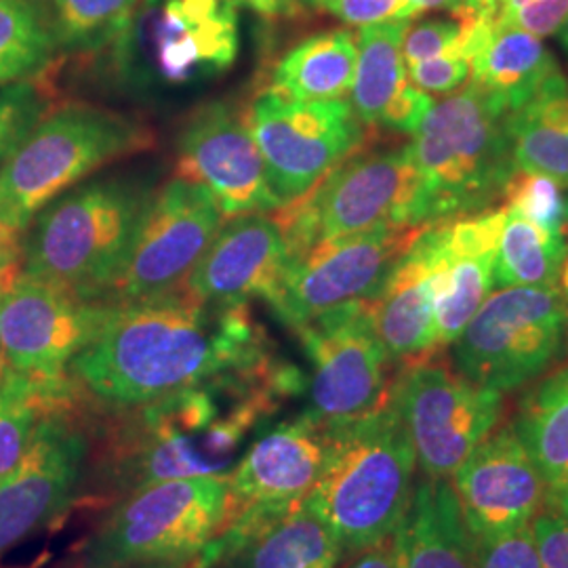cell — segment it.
Instances as JSON below:
<instances>
[{
	"mask_svg": "<svg viewBox=\"0 0 568 568\" xmlns=\"http://www.w3.org/2000/svg\"><path fill=\"white\" fill-rule=\"evenodd\" d=\"M272 356L246 304H209L178 288L112 304L68 365L82 398L131 410Z\"/></svg>",
	"mask_w": 568,
	"mask_h": 568,
	"instance_id": "obj_1",
	"label": "cell"
},
{
	"mask_svg": "<svg viewBox=\"0 0 568 568\" xmlns=\"http://www.w3.org/2000/svg\"><path fill=\"white\" fill-rule=\"evenodd\" d=\"M305 387L297 366L274 356L138 406L108 432L98 462L102 499L203 476H224L243 455L244 440L286 398Z\"/></svg>",
	"mask_w": 568,
	"mask_h": 568,
	"instance_id": "obj_2",
	"label": "cell"
},
{
	"mask_svg": "<svg viewBox=\"0 0 568 568\" xmlns=\"http://www.w3.org/2000/svg\"><path fill=\"white\" fill-rule=\"evenodd\" d=\"M328 434L325 469L305 499L342 549L358 554L392 539L400 527L415 490L417 457L392 398Z\"/></svg>",
	"mask_w": 568,
	"mask_h": 568,
	"instance_id": "obj_3",
	"label": "cell"
},
{
	"mask_svg": "<svg viewBox=\"0 0 568 568\" xmlns=\"http://www.w3.org/2000/svg\"><path fill=\"white\" fill-rule=\"evenodd\" d=\"M508 116L501 103L471 81L432 105L408 143L424 182L427 224L476 215L504 199L518 171Z\"/></svg>",
	"mask_w": 568,
	"mask_h": 568,
	"instance_id": "obj_4",
	"label": "cell"
},
{
	"mask_svg": "<svg viewBox=\"0 0 568 568\" xmlns=\"http://www.w3.org/2000/svg\"><path fill=\"white\" fill-rule=\"evenodd\" d=\"M148 199L143 187L124 180L63 192L28 225L21 272L82 300L105 302Z\"/></svg>",
	"mask_w": 568,
	"mask_h": 568,
	"instance_id": "obj_5",
	"label": "cell"
},
{
	"mask_svg": "<svg viewBox=\"0 0 568 568\" xmlns=\"http://www.w3.org/2000/svg\"><path fill=\"white\" fill-rule=\"evenodd\" d=\"M150 143L145 126L116 112L82 103L55 110L0 166V217L26 232L72 185Z\"/></svg>",
	"mask_w": 568,
	"mask_h": 568,
	"instance_id": "obj_6",
	"label": "cell"
},
{
	"mask_svg": "<svg viewBox=\"0 0 568 568\" xmlns=\"http://www.w3.org/2000/svg\"><path fill=\"white\" fill-rule=\"evenodd\" d=\"M288 260L326 239L427 225L424 182L410 148L352 154L304 199L278 209Z\"/></svg>",
	"mask_w": 568,
	"mask_h": 568,
	"instance_id": "obj_7",
	"label": "cell"
},
{
	"mask_svg": "<svg viewBox=\"0 0 568 568\" xmlns=\"http://www.w3.org/2000/svg\"><path fill=\"white\" fill-rule=\"evenodd\" d=\"M225 509V474L150 485L122 497L82 546L79 568L194 558L224 527Z\"/></svg>",
	"mask_w": 568,
	"mask_h": 568,
	"instance_id": "obj_8",
	"label": "cell"
},
{
	"mask_svg": "<svg viewBox=\"0 0 568 568\" xmlns=\"http://www.w3.org/2000/svg\"><path fill=\"white\" fill-rule=\"evenodd\" d=\"M568 304L558 286H506L488 295L453 344L457 373L511 392L541 377L567 342Z\"/></svg>",
	"mask_w": 568,
	"mask_h": 568,
	"instance_id": "obj_9",
	"label": "cell"
},
{
	"mask_svg": "<svg viewBox=\"0 0 568 568\" xmlns=\"http://www.w3.org/2000/svg\"><path fill=\"white\" fill-rule=\"evenodd\" d=\"M293 331L312 363L307 417L333 429L387 405L392 361L373 325L371 300L333 307Z\"/></svg>",
	"mask_w": 568,
	"mask_h": 568,
	"instance_id": "obj_10",
	"label": "cell"
},
{
	"mask_svg": "<svg viewBox=\"0 0 568 568\" xmlns=\"http://www.w3.org/2000/svg\"><path fill=\"white\" fill-rule=\"evenodd\" d=\"M246 119L281 209L304 199L365 143V124L345 100L297 102L265 91Z\"/></svg>",
	"mask_w": 568,
	"mask_h": 568,
	"instance_id": "obj_11",
	"label": "cell"
},
{
	"mask_svg": "<svg viewBox=\"0 0 568 568\" xmlns=\"http://www.w3.org/2000/svg\"><path fill=\"white\" fill-rule=\"evenodd\" d=\"M224 222L215 199L199 183L175 178L150 194L105 302H142L182 288Z\"/></svg>",
	"mask_w": 568,
	"mask_h": 568,
	"instance_id": "obj_12",
	"label": "cell"
},
{
	"mask_svg": "<svg viewBox=\"0 0 568 568\" xmlns=\"http://www.w3.org/2000/svg\"><path fill=\"white\" fill-rule=\"evenodd\" d=\"M417 466L429 480H447L501 419L504 394L434 363H415L392 386Z\"/></svg>",
	"mask_w": 568,
	"mask_h": 568,
	"instance_id": "obj_13",
	"label": "cell"
},
{
	"mask_svg": "<svg viewBox=\"0 0 568 568\" xmlns=\"http://www.w3.org/2000/svg\"><path fill=\"white\" fill-rule=\"evenodd\" d=\"M424 227H377L307 246L288 260L272 310L297 328L333 307L375 300Z\"/></svg>",
	"mask_w": 568,
	"mask_h": 568,
	"instance_id": "obj_14",
	"label": "cell"
},
{
	"mask_svg": "<svg viewBox=\"0 0 568 568\" xmlns=\"http://www.w3.org/2000/svg\"><path fill=\"white\" fill-rule=\"evenodd\" d=\"M110 307L26 272L11 274L0 281V365L44 377L68 373Z\"/></svg>",
	"mask_w": 568,
	"mask_h": 568,
	"instance_id": "obj_15",
	"label": "cell"
},
{
	"mask_svg": "<svg viewBox=\"0 0 568 568\" xmlns=\"http://www.w3.org/2000/svg\"><path fill=\"white\" fill-rule=\"evenodd\" d=\"M89 455L79 405L42 415L20 466L0 483V556L77 501Z\"/></svg>",
	"mask_w": 568,
	"mask_h": 568,
	"instance_id": "obj_16",
	"label": "cell"
},
{
	"mask_svg": "<svg viewBox=\"0 0 568 568\" xmlns=\"http://www.w3.org/2000/svg\"><path fill=\"white\" fill-rule=\"evenodd\" d=\"M178 178L199 183L215 199L225 220L278 211L246 112L230 102L199 108L178 148Z\"/></svg>",
	"mask_w": 568,
	"mask_h": 568,
	"instance_id": "obj_17",
	"label": "cell"
},
{
	"mask_svg": "<svg viewBox=\"0 0 568 568\" xmlns=\"http://www.w3.org/2000/svg\"><path fill=\"white\" fill-rule=\"evenodd\" d=\"M450 487L474 537L527 527L548 493L511 426L493 429L453 471Z\"/></svg>",
	"mask_w": 568,
	"mask_h": 568,
	"instance_id": "obj_18",
	"label": "cell"
},
{
	"mask_svg": "<svg viewBox=\"0 0 568 568\" xmlns=\"http://www.w3.org/2000/svg\"><path fill=\"white\" fill-rule=\"evenodd\" d=\"M201 554L211 568H337L344 549L304 497L244 509Z\"/></svg>",
	"mask_w": 568,
	"mask_h": 568,
	"instance_id": "obj_19",
	"label": "cell"
},
{
	"mask_svg": "<svg viewBox=\"0 0 568 568\" xmlns=\"http://www.w3.org/2000/svg\"><path fill=\"white\" fill-rule=\"evenodd\" d=\"M331 447V434L312 417L283 422L255 438L225 474V523L255 506H291L318 483Z\"/></svg>",
	"mask_w": 568,
	"mask_h": 568,
	"instance_id": "obj_20",
	"label": "cell"
},
{
	"mask_svg": "<svg viewBox=\"0 0 568 568\" xmlns=\"http://www.w3.org/2000/svg\"><path fill=\"white\" fill-rule=\"evenodd\" d=\"M286 265L288 248L276 217L248 213L224 222L182 288L209 304H248L253 297L272 304Z\"/></svg>",
	"mask_w": 568,
	"mask_h": 568,
	"instance_id": "obj_21",
	"label": "cell"
},
{
	"mask_svg": "<svg viewBox=\"0 0 568 568\" xmlns=\"http://www.w3.org/2000/svg\"><path fill=\"white\" fill-rule=\"evenodd\" d=\"M443 267V222L427 224L371 300L373 325L389 361H422L440 347L436 288Z\"/></svg>",
	"mask_w": 568,
	"mask_h": 568,
	"instance_id": "obj_22",
	"label": "cell"
},
{
	"mask_svg": "<svg viewBox=\"0 0 568 568\" xmlns=\"http://www.w3.org/2000/svg\"><path fill=\"white\" fill-rule=\"evenodd\" d=\"M239 55V16L225 0H164L152 30V65L166 82L215 77Z\"/></svg>",
	"mask_w": 568,
	"mask_h": 568,
	"instance_id": "obj_23",
	"label": "cell"
},
{
	"mask_svg": "<svg viewBox=\"0 0 568 568\" xmlns=\"http://www.w3.org/2000/svg\"><path fill=\"white\" fill-rule=\"evenodd\" d=\"M506 206L443 222V267L436 288L438 345L455 344L495 286V255Z\"/></svg>",
	"mask_w": 568,
	"mask_h": 568,
	"instance_id": "obj_24",
	"label": "cell"
},
{
	"mask_svg": "<svg viewBox=\"0 0 568 568\" xmlns=\"http://www.w3.org/2000/svg\"><path fill=\"white\" fill-rule=\"evenodd\" d=\"M406 30L408 20L361 28L349 105L366 126H386L413 135L434 100L408 79L403 55Z\"/></svg>",
	"mask_w": 568,
	"mask_h": 568,
	"instance_id": "obj_25",
	"label": "cell"
},
{
	"mask_svg": "<svg viewBox=\"0 0 568 568\" xmlns=\"http://www.w3.org/2000/svg\"><path fill=\"white\" fill-rule=\"evenodd\" d=\"M466 55L471 82L501 103L508 114L527 105L549 82L565 77L539 37L495 21L469 28Z\"/></svg>",
	"mask_w": 568,
	"mask_h": 568,
	"instance_id": "obj_26",
	"label": "cell"
},
{
	"mask_svg": "<svg viewBox=\"0 0 568 568\" xmlns=\"http://www.w3.org/2000/svg\"><path fill=\"white\" fill-rule=\"evenodd\" d=\"M392 548L396 568H474V535L447 480L415 487Z\"/></svg>",
	"mask_w": 568,
	"mask_h": 568,
	"instance_id": "obj_27",
	"label": "cell"
},
{
	"mask_svg": "<svg viewBox=\"0 0 568 568\" xmlns=\"http://www.w3.org/2000/svg\"><path fill=\"white\" fill-rule=\"evenodd\" d=\"M358 47L347 30L321 32L284 53L272 74V93L297 102L344 100L352 89Z\"/></svg>",
	"mask_w": 568,
	"mask_h": 568,
	"instance_id": "obj_28",
	"label": "cell"
},
{
	"mask_svg": "<svg viewBox=\"0 0 568 568\" xmlns=\"http://www.w3.org/2000/svg\"><path fill=\"white\" fill-rule=\"evenodd\" d=\"M81 400L68 373L44 377L0 365V483L20 466L42 415Z\"/></svg>",
	"mask_w": 568,
	"mask_h": 568,
	"instance_id": "obj_29",
	"label": "cell"
},
{
	"mask_svg": "<svg viewBox=\"0 0 568 568\" xmlns=\"http://www.w3.org/2000/svg\"><path fill=\"white\" fill-rule=\"evenodd\" d=\"M514 163L568 187V81L549 82L527 105L508 116Z\"/></svg>",
	"mask_w": 568,
	"mask_h": 568,
	"instance_id": "obj_30",
	"label": "cell"
},
{
	"mask_svg": "<svg viewBox=\"0 0 568 568\" xmlns=\"http://www.w3.org/2000/svg\"><path fill=\"white\" fill-rule=\"evenodd\" d=\"M511 427L548 490L556 487L568 471V366L554 371L528 392Z\"/></svg>",
	"mask_w": 568,
	"mask_h": 568,
	"instance_id": "obj_31",
	"label": "cell"
},
{
	"mask_svg": "<svg viewBox=\"0 0 568 568\" xmlns=\"http://www.w3.org/2000/svg\"><path fill=\"white\" fill-rule=\"evenodd\" d=\"M568 255L567 232H551L506 209L495 255V284L558 286Z\"/></svg>",
	"mask_w": 568,
	"mask_h": 568,
	"instance_id": "obj_32",
	"label": "cell"
},
{
	"mask_svg": "<svg viewBox=\"0 0 568 568\" xmlns=\"http://www.w3.org/2000/svg\"><path fill=\"white\" fill-rule=\"evenodd\" d=\"M55 44L51 13L41 0H0V84L41 72Z\"/></svg>",
	"mask_w": 568,
	"mask_h": 568,
	"instance_id": "obj_33",
	"label": "cell"
},
{
	"mask_svg": "<svg viewBox=\"0 0 568 568\" xmlns=\"http://www.w3.org/2000/svg\"><path fill=\"white\" fill-rule=\"evenodd\" d=\"M55 41L72 51H95L119 41L140 0H49Z\"/></svg>",
	"mask_w": 568,
	"mask_h": 568,
	"instance_id": "obj_34",
	"label": "cell"
},
{
	"mask_svg": "<svg viewBox=\"0 0 568 568\" xmlns=\"http://www.w3.org/2000/svg\"><path fill=\"white\" fill-rule=\"evenodd\" d=\"M506 209L551 232H567L565 185L541 173L516 171L504 190Z\"/></svg>",
	"mask_w": 568,
	"mask_h": 568,
	"instance_id": "obj_35",
	"label": "cell"
},
{
	"mask_svg": "<svg viewBox=\"0 0 568 568\" xmlns=\"http://www.w3.org/2000/svg\"><path fill=\"white\" fill-rule=\"evenodd\" d=\"M44 116V98L32 82L0 84V166Z\"/></svg>",
	"mask_w": 568,
	"mask_h": 568,
	"instance_id": "obj_36",
	"label": "cell"
},
{
	"mask_svg": "<svg viewBox=\"0 0 568 568\" xmlns=\"http://www.w3.org/2000/svg\"><path fill=\"white\" fill-rule=\"evenodd\" d=\"M467 37H469V28L464 21L453 16L422 21L413 28L408 26L405 42H403L406 65L417 61L434 60L448 53L466 55Z\"/></svg>",
	"mask_w": 568,
	"mask_h": 568,
	"instance_id": "obj_37",
	"label": "cell"
},
{
	"mask_svg": "<svg viewBox=\"0 0 568 568\" xmlns=\"http://www.w3.org/2000/svg\"><path fill=\"white\" fill-rule=\"evenodd\" d=\"M474 568H541L532 527L474 537Z\"/></svg>",
	"mask_w": 568,
	"mask_h": 568,
	"instance_id": "obj_38",
	"label": "cell"
},
{
	"mask_svg": "<svg viewBox=\"0 0 568 568\" xmlns=\"http://www.w3.org/2000/svg\"><path fill=\"white\" fill-rule=\"evenodd\" d=\"M302 2L358 28L417 18L408 0H302Z\"/></svg>",
	"mask_w": 568,
	"mask_h": 568,
	"instance_id": "obj_39",
	"label": "cell"
},
{
	"mask_svg": "<svg viewBox=\"0 0 568 568\" xmlns=\"http://www.w3.org/2000/svg\"><path fill=\"white\" fill-rule=\"evenodd\" d=\"M410 82L424 93H453L471 77L469 60L464 53H448L434 60L406 65Z\"/></svg>",
	"mask_w": 568,
	"mask_h": 568,
	"instance_id": "obj_40",
	"label": "cell"
},
{
	"mask_svg": "<svg viewBox=\"0 0 568 568\" xmlns=\"http://www.w3.org/2000/svg\"><path fill=\"white\" fill-rule=\"evenodd\" d=\"M567 21L568 0H528L516 9L504 11L495 23L544 39L558 34Z\"/></svg>",
	"mask_w": 568,
	"mask_h": 568,
	"instance_id": "obj_41",
	"label": "cell"
},
{
	"mask_svg": "<svg viewBox=\"0 0 568 568\" xmlns=\"http://www.w3.org/2000/svg\"><path fill=\"white\" fill-rule=\"evenodd\" d=\"M541 568H568V518L556 511L535 516L530 523Z\"/></svg>",
	"mask_w": 568,
	"mask_h": 568,
	"instance_id": "obj_42",
	"label": "cell"
},
{
	"mask_svg": "<svg viewBox=\"0 0 568 568\" xmlns=\"http://www.w3.org/2000/svg\"><path fill=\"white\" fill-rule=\"evenodd\" d=\"M23 232L0 217V281L16 274L23 257Z\"/></svg>",
	"mask_w": 568,
	"mask_h": 568,
	"instance_id": "obj_43",
	"label": "cell"
},
{
	"mask_svg": "<svg viewBox=\"0 0 568 568\" xmlns=\"http://www.w3.org/2000/svg\"><path fill=\"white\" fill-rule=\"evenodd\" d=\"M230 4H243L264 18H288L300 11V0H225Z\"/></svg>",
	"mask_w": 568,
	"mask_h": 568,
	"instance_id": "obj_44",
	"label": "cell"
},
{
	"mask_svg": "<svg viewBox=\"0 0 568 568\" xmlns=\"http://www.w3.org/2000/svg\"><path fill=\"white\" fill-rule=\"evenodd\" d=\"M344 568H396V565H394L392 539H387V541L375 546V548L358 551L356 558Z\"/></svg>",
	"mask_w": 568,
	"mask_h": 568,
	"instance_id": "obj_45",
	"label": "cell"
},
{
	"mask_svg": "<svg viewBox=\"0 0 568 568\" xmlns=\"http://www.w3.org/2000/svg\"><path fill=\"white\" fill-rule=\"evenodd\" d=\"M546 504H548L551 511L568 518V471L567 476L556 487L549 488L546 493Z\"/></svg>",
	"mask_w": 568,
	"mask_h": 568,
	"instance_id": "obj_46",
	"label": "cell"
},
{
	"mask_svg": "<svg viewBox=\"0 0 568 568\" xmlns=\"http://www.w3.org/2000/svg\"><path fill=\"white\" fill-rule=\"evenodd\" d=\"M408 2H410V7H413L415 16H422V13L434 11V9L450 11L459 0H408Z\"/></svg>",
	"mask_w": 568,
	"mask_h": 568,
	"instance_id": "obj_47",
	"label": "cell"
},
{
	"mask_svg": "<svg viewBox=\"0 0 568 568\" xmlns=\"http://www.w3.org/2000/svg\"><path fill=\"white\" fill-rule=\"evenodd\" d=\"M199 556L194 558H180V560H159V562H142V565H126L116 568H187Z\"/></svg>",
	"mask_w": 568,
	"mask_h": 568,
	"instance_id": "obj_48",
	"label": "cell"
},
{
	"mask_svg": "<svg viewBox=\"0 0 568 568\" xmlns=\"http://www.w3.org/2000/svg\"><path fill=\"white\" fill-rule=\"evenodd\" d=\"M558 288H560V293H562V297L567 300L568 304V255L565 264H562V270H560V276H558Z\"/></svg>",
	"mask_w": 568,
	"mask_h": 568,
	"instance_id": "obj_49",
	"label": "cell"
},
{
	"mask_svg": "<svg viewBox=\"0 0 568 568\" xmlns=\"http://www.w3.org/2000/svg\"><path fill=\"white\" fill-rule=\"evenodd\" d=\"M558 37H560V44L565 47V51L568 53V21L562 26V30L558 32Z\"/></svg>",
	"mask_w": 568,
	"mask_h": 568,
	"instance_id": "obj_50",
	"label": "cell"
},
{
	"mask_svg": "<svg viewBox=\"0 0 568 568\" xmlns=\"http://www.w3.org/2000/svg\"><path fill=\"white\" fill-rule=\"evenodd\" d=\"M187 568H211V565L206 562V558H204L203 554H199V558Z\"/></svg>",
	"mask_w": 568,
	"mask_h": 568,
	"instance_id": "obj_51",
	"label": "cell"
},
{
	"mask_svg": "<svg viewBox=\"0 0 568 568\" xmlns=\"http://www.w3.org/2000/svg\"><path fill=\"white\" fill-rule=\"evenodd\" d=\"M567 217H568V196H567Z\"/></svg>",
	"mask_w": 568,
	"mask_h": 568,
	"instance_id": "obj_52",
	"label": "cell"
},
{
	"mask_svg": "<svg viewBox=\"0 0 568 568\" xmlns=\"http://www.w3.org/2000/svg\"><path fill=\"white\" fill-rule=\"evenodd\" d=\"M567 344H568V326H567Z\"/></svg>",
	"mask_w": 568,
	"mask_h": 568,
	"instance_id": "obj_53",
	"label": "cell"
}]
</instances>
